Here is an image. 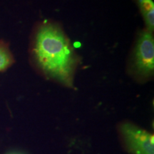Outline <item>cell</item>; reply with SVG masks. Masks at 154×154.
I'll list each match as a JSON object with an SVG mask.
<instances>
[{"label":"cell","mask_w":154,"mask_h":154,"mask_svg":"<svg viewBox=\"0 0 154 154\" xmlns=\"http://www.w3.org/2000/svg\"><path fill=\"white\" fill-rule=\"evenodd\" d=\"M131 69L140 79L151 78L154 71V38L153 32L142 30L138 35L133 55Z\"/></svg>","instance_id":"cell-2"},{"label":"cell","mask_w":154,"mask_h":154,"mask_svg":"<svg viewBox=\"0 0 154 154\" xmlns=\"http://www.w3.org/2000/svg\"><path fill=\"white\" fill-rule=\"evenodd\" d=\"M123 147L129 154H154V136L152 133L131 122L119 126Z\"/></svg>","instance_id":"cell-3"},{"label":"cell","mask_w":154,"mask_h":154,"mask_svg":"<svg viewBox=\"0 0 154 154\" xmlns=\"http://www.w3.org/2000/svg\"><path fill=\"white\" fill-rule=\"evenodd\" d=\"M12 154H18V153H12Z\"/></svg>","instance_id":"cell-6"},{"label":"cell","mask_w":154,"mask_h":154,"mask_svg":"<svg viewBox=\"0 0 154 154\" xmlns=\"http://www.w3.org/2000/svg\"><path fill=\"white\" fill-rule=\"evenodd\" d=\"M140 11L145 22L146 29L153 32L154 29V4L153 0H137Z\"/></svg>","instance_id":"cell-4"},{"label":"cell","mask_w":154,"mask_h":154,"mask_svg":"<svg viewBox=\"0 0 154 154\" xmlns=\"http://www.w3.org/2000/svg\"><path fill=\"white\" fill-rule=\"evenodd\" d=\"M34 53L36 63L46 76L66 86H72L77 57L59 26L47 23L38 29Z\"/></svg>","instance_id":"cell-1"},{"label":"cell","mask_w":154,"mask_h":154,"mask_svg":"<svg viewBox=\"0 0 154 154\" xmlns=\"http://www.w3.org/2000/svg\"><path fill=\"white\" fill-rule=\"evenodd\" d=\"M13 62V58L6 44L0 43V72L5 71L10 66Z\"/></svg>","instance_id":"cell-5"}]
</instances>
